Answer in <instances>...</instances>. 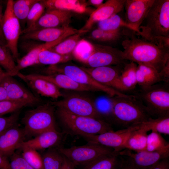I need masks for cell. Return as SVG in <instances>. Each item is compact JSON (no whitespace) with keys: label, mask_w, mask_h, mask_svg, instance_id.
<instances>
[{"label":"cell","mask_w":169,"mask_h":169,"mask_svg":"<svg viewBox=\"0 0 169 169\" xmlns=\"http://www.w3.org/2000/svg\"><path fill=\"white\" fill-rule=\"evenodd\" d=\"M54 106L49 103L27 111L22 119L25 136H34L56 129Z\"/></svg>","instance_id":"cell-6"},{"label":"cell","mask_w":169,"mask_h":169,"mask_svg":"<svg viewBox=\"0 0 169 169\" xmlns=\"http://www.w3.org/2000/svg\"><path fill=\"white\" fill-rule=\"evenodd\" d=\"M6 100H8L7 94L4 87L2 82L0 84V101Z\"/></svg>","instance_id":"cell-49"},{"label":"cell","mask_w":169,"mask_h":169,"mask_svg":"<svg viewBox=\"0 0 169 169\" xmlns=\"http://www.w3.org/2000/svg\"><path fill=\"white\" fill-rule=\"evenodd\" d=\"M13 0L7 1L3 15L2 30L6 45L16 60L19 59L18 44L22 30L20 22L13 11Z\"/></svg>","instance_id":"cell-9"},{"label":"cell","mask_w":169,"mask_h":169,"mask_svg":"<svg viewBox=\"0 0 169 169\" xmlns=\"http://www.w3.org/2000/svg\"><path fill=\"white\" fill-rule=\"evenodd\" d=\"M104 1L103 0H90L86 3L87 5H92L97 8L104 3Z\"/></svg>","instance_id":"cell-50"},{"label":"cell","mask_w":169,"mask_h":169,"mask_svg":"<svg viewBox=\"0 0 169 169\" xmlns=\"http://www.w3.org/2000/svg\"><path fill=\"white\" fill-rule=\"evenodd\" d=\"M138 36L165 48L169 44V0H154L139 27Z\"/></svg>","instance_id":"cell-2"},{"label":"cell","mask_w":169,"mask_h":169,"mask_svg":"<svg viewBox=\"0 0 169 169\" xmlns=\"http://www.w3.org/2000/svg\"><path fill=\"white\" fill-rule=\"evenodd\" d=\"M137 64L130 61L123 66L120 75L121 82L127 91L133 90L137 84L136 71Z\"/></svg>","instance_id":"cell-31"},{"label":"cell","mask_w":169,"mask_h":169,"mask_svg":"<svg viewBox=\"0 0 169 169\" xmlns=\"http://www.w3.org/2000/svg\"><path fill=\"white\" fill-rule=\"evenodd\" d=\"M136 76L137 84L140 88L149 87L162 81L166 83L161 72L148 65L137 64Z\"/></svg>","instance_id":"cell-24"},{"label":"cell","mask_w":169,"mask_h":169,"mask_svg":"<svg viewBox=\"0 0 169 169\" xmlns=\"http://www.w3.org/2000/svg\"><path fill=\"white\" fill-rule=\"evenodd\" d=\"M93 44V51L84 63L88 67L124 65L127 63L123 58L122 51L109 45Z\"/></svg>","instance_id":"cell-11"},{"label":"cell","mask_w":169,"mask_h":169,"mask_svg":"<svg viewBox=\"0 0 169 169\" xmlns=\"http://www.w3.org/2000/svg\"><path fill=\"white\" fill-rule=\"evenodd\" d=\"M120 169H135L130 161L123 159Z\"/></svg>","instance_id":"cell-48"},{"label":"cell","mask_w":169,"mask_h":169,"mask_svg":"<svg viewBox=\"0 0 169 169\" xmlns=\"http://www.w3.org/2000/svg\"><path fill=\"white\" fill-rule=\"evenodd\" d=\"M8 100L26 102L31 106L38 103L39 99L20 84L13 76L8 75L2 82Z\"/></svg>","instance_id":"cell-22"},{"label":"cell","mask_w":169,"mask_h":169,"mask_svg":"<svg viewBox=\"0 0 169 169\" xmlns=\"http://www.w3.org/2000/svg\"><path fill=\"white\" fill-rule=\"evenodd\" d=\"M98 28L106 31H112L126 28L135 32L137 36L140 32L128 24L118 14L97 23Z\"/></svg>","instance_id":"cell-30"},{"label":"cell","mask_w":169,"mask_h":169,"mask_svg":"<svg viewBox=\"0 0 169 169\" xmlns=\"http://www.w3.org/2000/svg\"><path fill=\"white\" fill-rule=\"evenodd\" d=\"M72 13L65 10H46L34 24L22 30V34L44 28L69 25L72 16Z\"/></svg>","instance_id":"cell-14"},{"label":"cell","mask_w":169,"mask_h":169,"mask_svg":"<svg viewBox=\"0 0 169 169\" xmlns=\"http://www.w3.org/2000/svg\"><path fill=\"white\" fill-rule=\"evenodd\" d=\"M16 64L15 59L6 43L0 39V66L9 75Z\"/></svg>","instance_id":"cell-37"},{"label":"cell","mask_w":169,"mask_h":169,"mask_svg":"<svg viewBox=\"0 0 169 169\" xmlns=\"http://www.w3.org/2000/svg\"><path fill=\"white\" fill-rule=\"evenodd\" d=\"M125 0H108L90 15L84 25L79 29L81 33L88 31L95 23L118 14L124 8Z\"/></svg>","instance_id":"cell-18"},{"label":"cell","mask_w":169,"mask_h":169,"mask_svg":"<svg viewBox=\"0 0 169 169\" xmlns=\"http://www.w3.org/2000/svg\"><path fill=\"white\" fill-rule=\"evenodd\" d=\"M32 89L41 96L57 99L63 96L59 88L52 82L35 76L20 72L16 75Z\"/></svg>","instance_id":"cell-21"},{"label":"cell","mask_w":169,"mask_h":169,"mask_svg":"<svg viewBox=\"0 0 169 169\" xmlns=\"http://www.w3.org/2000/svg\"><path fill=\"white\" fill-rule=\"evenodd\" d=\"M133 31L126 28L115 31L104 30L98 28L93 30L90 37L93 39L103 43L116 44L131 35Z\"/></svg>","instance_id":"cell-25"},{"label":"cell","mask_w":169,"mask_h":169,"mask_svg":"<svg viewBox=\"0 0 169 169\" xmlns=\"http://www.w3.org/2000/svg\"><path fill=\"white\" fill-rule=\"evenodd\" d=\"M79 33V30L74 28L69 25H65L58 27L44 28L29 32L22 34L20 38L23 40L50 43Z\"/></svg>","instance_id":"cell-16"},{"label":"cell","mask_w":169,"mask_h":169,"mask_svg":"<svg viewBox=\"0 0 169 169\" xmlns=\"http://www.w3.org/2000/svg\"><path fill=\"white\" fill-rule=\"evenodd\" d=\"M154 0H125V21L138 30Z\"/></svg>","instance_id":"cell-17"},{"label":"cell","mask_w":169,"mask_h":169,"mask_svg":"<svg viewBox=\"0 0 169 169\" xmlns=\"http://www.w3.org/2000/svg\"><path fill=\"white\" fill-rule=\"evenodd\" d=\"M62 169H75V166L64 156Z\"/></svg>","instance_id":"cell-47"},{"label":"cell","mask_w":169,"mask_h":169,"mask_svg":"<svg viewBox=\"0 0 169 169\" xmlns=\"http://www.w3.org/2000/svg\"><path fill=\"white\" fill-rule=\"evenodd\" d=\"M146 150L149 151H169V143L160 134L151 131L147 135Z\"/></svg>","instance_id":"cell-35"},{"label":"cell","mask_w":169,"mask_h":169,"mask_svg":"<svg viewBox=\"0 0 169 169\" xmlns=\"http://www.w3.org/2000/svg\"><path fill=\"white\" fill-rule=\"evenodd\" d=\"M38 0L13 1V10L15 16L21 22H26L28 14L33 6Z\"/></svg>","instance_id":"cell-36"},{"label":"cell","mask_w":169,"mask_h":169,"mask_svg":"<svg viewBox=\"0 0 169 169\" xmlns=\"http://www.w3.org/2000/svg\"><path fill=\"white\" fill-rule=\"evenodd\" d=\"M42 1L46 10H59L82 13L85 11L87 6L86 3L84 1L44 0Z\"/></svg>","instance_id":"cell-26"},{"label":"cell","mask_w":169,"mask_h":169,"mask_svg":"<svg viewBox=\"0 0 169 169\" xmlns=\"http://www.w3.org/2000/svg\"><path fill=\"white\" fill-rule=\"evenodd\" d=\"M49 103L76 115L91 117L103 120L96 109L95 103L89 98L82 96L71 95L60 100Z\"/></svg>","instance_id":"cell-10"},{"label":"cell","mask_w":169,"mask_h":169,"mask_svg":"<svg viewBox=\"0 0 169 169\" xmlns=\"http://www.w3.org/2000/svg\"><path fill=\"white\" fill-rule=\"evenodd\" d=\"M140 123L132 125L124 129L116 131L114 130L95 135H82L80 136L88 142L98 144L113 149L118 152L126 139L134 131L140 128Z\"/></svg>","instance_id":"cell-12"},{"label":"cell","mask_w":169,"mask_h":169,"mask_svg":"<svg viewBox=\"0 0 169 169\" xmlns=\"http://www.w3.org/2000/svg\"><path fill=\"white\" fill-rule=\"evenodd\" d=\"M147 135V131L140 128L134 131L126 139L121 151L128 149L138 152L146 150Z\"/></svg>","instance_id":"cell-28"},{"label":"cell","mask_w":169,"mask_h":169,"mask_svg":"<svg viewBox=\"0 0 169 169\" xmlns=\"http://www.w3.org/2000/svg\"><path fill=\"white\" fill-rule=\"evenodd\" d=\"M125 156L135 169H146L169 156V151H149L146 150L133 152L124 149L117 152Z\"/></svg>","instance_id":"cell-15"},{"label":"cell","mask_w":169,"mask_h":169,"mask_svg":"<svg viewBox=\"0 0 169 169\" xmlns=\"http://www.w3.org/2000/svg\"><path fill=\"white\" fill-rule=\"evenodd\" d=\"M59 151L75 166H84L114 151L113 149L93 143L81 146L58 148Z\"/></svg>","instance_id":"cell-8"},{"label":"cell","mask_w":169,"mask_h":169,"mask_svg":"<svg viewBox=\"0 0 169 169\" xmlns=\"http://www.w3.org/2000/svg\"><path fill=\"white\" fill-rule=\"evenodd\" d=\"M31 106L24 101L6 100L0 101V116L19 111L25 107Z\"/></svg>","instance_id":"cell-39"},{"label":"cell","mask_w":169,"mask_h":169,"mask_svg":"<svg viewBox=\"0 0 169 169\" xmlns=\"http://www.w3.org/2000/svg\"><path fill=\"white\" fill-rule=\"evenodd\" d=\"M10 157L9 161L11 169H34L21 155L15 153Z\"/></svg>","instance_id":"cell-43"},{"label":"cell","mask_w":169,"mask_h":169,"mask_svg":"<svg viewBox=\"0 0 169 169\" xmlns=\"http://www.w3.org/2000/svg\"><path fill=\"white\" fill-rule=\"evenodd\" d=\"M140 129L147 132L151 131L160 134L169 135V115L155 119L151 117L140 123Z\"/></svg>","instance_id":"cell-29"},{"label":"cell","mask_w":169,"mask_h":169,"mask_svg":"<svg viewBox=\"0 0 169 169\" xmlns=\"http://www.w3.org/2000/svg\"><path fill=\"white\" fill-rule=\"evenodd\" d=\"M19 113L20 111H19L8 116H0V133L5 130L16 125Z\"/></svg>","instance_id":"cell-42"},{"label":"cell","mask_w":169,"mask_h":169,"mask_svg":"<svg viewBox=\"0 0 169 169\" xmlns=\"http://www.w3.org/2000/svg\"><path fill=\"white\" fill-rule=\"evenodd\" d=\"M33 74L36 77L52 82L59 88L79 91H97L91 87L77 83L67 75L63 74Z\"/></svg>","instance_id":"cell-23"},{"label":"cell","mask_w":169,"mask_h":169,"mask_svg":"<svg viewBox=\"0 0 169 169\" xmlns=\"http://www.w3.org/2000/svg\"><path fill=\"white\" fill-rule=\"evenodd\" d=\"M23 129L16 126L11 127L0 133V155L7 158L11 157L24 141Z\"/></svg>","instance_id":"cell-20"},{"label":"cell","mask_w":169,"mask_h":169,"mask_svg":"<svg viewBox=\"0 0 169 169\" xmlns=\"http://www.w3.org/2000/svg\"><path fill=\"white\" fill-rule=\"evenodd\" d=\"M115 123L127 127L139 123L151 117L145 105L133 95L113 97Z\"/></svg>","instance_id":"cell-4"},{"label":"cell","mask_w":169,"mask_h":169,"mask_svg":"<svg viewBox=\"0 0 169 169\" xmlns=\"http://www.w3.org/2000/svg\"><path fill=\"white\" fill-rule=\"evenodd\" d=\"M146 169H169V157L162 160Z\"/></svg>","instance_id":"cell-44"},{"label":"cell","mask_w":169,"mask_h":169,"mask_svg":"<svg viewBox=\"0 0 169 169\" xmlns=\"http://www.w3.org/2000/svg\"><path fill=\"white\" fill-rule=\"evenodd\" d=\"M82 34L78 33L71 35L48 49L61 55H72L75 46L81 39V36Z\"/></svg>","instance_id":"cell-33"},{"label":"cell","mask_w":169,"mask_h":169,"mask_svg":"<svg viewBox=\"0 0 169 169\" xmlns=\"http://www.w3.org/2000/svg\"><path fill=\"white\" fill-rule=\"evenodd\" d=\"M3 9L2 2L0 1V39L6 43L2 30V23L3 15Z\"/></svg>","instance_id":"cell-45"},{"label":"cell","mask_w":169,"mask_h":169,"mask_svg":"<svg viewBox=\"0 0 169 169\" xmlns=\"http://www.w3.org/2000/svg\"><path fill=\"white\" fill-rule=\"evenodd\" d=\"M41 155L44 169H62L64 156L58 149H49Z\"/></svg>","instance_id":"cell-32"},{"label":"cell","mask_w":169,"mask_h":169,"mask_svg":"<svg viewBox=\"0 0 169 169\" xmlns=\"http://www.w3.org/2000/svg\"><path fill=\"white\" fill-rule=\"evenodd\" d=\"M57 114L66 132L73 135H95L113 131L111 125L91 117L76 115L57 108Z\"/></svg>","instance_id":"cell-3"},{"label":"cell","mask_w":169,"mask_h":169,"mask_svg":"<svg viewBox=\"0 0 169 169\" xmlns=\"http://www.w3.org/2000/svg\"><path fill=\"white\" fill-rule=\"evenodd\" d=\"M133 95L141 101L151 116L169 115V83L140 88Z\"/></svg>","instance_id":"cell-5"},{"label":"cell","mask_w":169,"mask_h":169,"mask_svg":"<svg viewBox=\"0 0 169 169\" xmlns=\"http://www.w3.org/2000/svg\"><path fill=\"white\" fill-rule=\"evenodd\" d=\"M45 9L42 0H38L36 3L31 8L27 18L26 28L34 24L44 13Z\"/></svg>","instance_id":"cell-41"},{"label":"cell","mask_w":169,"mask_h":169,"mask_svg":"<svg viewBox=\"0 0 169 169\" xmlns=\"http://www.w3.org/2000/svg\"><path fill=\"white\" fill-rule=\"evenodd\" d=\"M72 55H63L49 49L42 51L39 54L38 64L55 65L65 63L72 59Z\"/></svg>","instance_id":"cell-34"},{"label":"cell","mask_w":169,"mask_h":169,"mask_svg":"<svg viewBox=\"0 0 169 169\" xmlns=\"http://www.w3.org/2000/svg\"><path fill=\"white\" fill-rule=\"evenodd\" d=\"M21 156L34 169H44L41 155L38 151L32 149L22 150Z\"/></svg>","instance_id":"cell-40"},{"label":"cell","mask_w":169,"mask_h":169,"mask_svg":"<svg viewBox=\"0 0 169 169\" xmlns=\"http://www.w3.org/2000/svg\"><path fill=\"white\" fill-rule=\"evenodd\" d=\"M63 134L52 129L43 132L27 141H24L19 145L18 149L23 150L32 149L37 151L48 149L59 144L62 140Z\"/></svg>","instance_id":"cell-19"},{"label":"cell","mask_w":169,"mask_h":169,"mask_svg":"<svg viewBox=\"0 0 169 169\" xmlns=\"http://www.w3.org/2000/svg\"><path fill=\"white\" fill-rule=\"evenodd\" d=\"M124 65L96 68L80 67L99 83L122 93L127 91L122 84L120 78Z\"/></svg>","instance_id":"cell-13"},{"label":"cell","mask_w":169,"mask_h":169,"mask_svg":"<svg viewBox=\"0 0 169 169\" xmlns=\"http://www.w3.org/2000/svg\"><path fill=\"white\" fill-rule=\"evenodd\" d=\"M44 72L45 74L55 73L65 74L79 84L91 87L97 91L104 92L111 97L128 95L99 83L80 67L75 65L59 64L51 65Z\"/></svg>","instance_id":"cell-7"},{"label":"cell","mask_w":169,"mask_h":169,"mask_svg":"<svg viewBox=\"0 0 169 169\" xmlns=\"http://www.w3.org/2000/svg\"><path fill=\"white\" fill-rule=\"evenodd\" d=\"M123 160L121 156L114 151L85 165L83 169H120Z\"/></svg>","instance_id":"cell-27"},{"label":"cell","mask_w":169,"mask_h":169,"mask_svg":"<svg viewBox=\"0 0 169 169\" xmlns=\"http://www.w3.org/2000/svg\"><path fill=\"white\" fill-rule=\"evenodd\" d=\"M0 169H11L9 161L7 158L0 155Z\"/></svg>","instance_id":"cell-46"},{"label":"cell","mask_w":169,"mask_h":169,"mask_svg":"<svg viewBox=\"0 0 169 169\" xmlns=\"http://www.w3.org/2000/svg\"><path fill=\"white\" fill-rule=\"evenodd\" d=\"M124 59L151 66L160 72L169 60V49L155 44L133 32L121 42Z\"/></svg>","instance_id":"cell-1"},{"label":"cell","mask_w":169,"mask_h":169,"mask_svg":"<svg viewBox=\"0 0 169 169\" xmlns=\"http://www.w3.org/2000/svg\"><path fill=\"white\" fill-rule=\"evenodd\" d=\"M8 75V73L0 66V84L5 77Z\"/></svg>","instance_id":"cell-51"},{"label":"cell","mask_w":169,"mask_h":169,"mask_svg":"<svg viewBox=\"0 0 169 169\" xmlns=\"http://www.w3.org/2000/svg\"><path fill=\"white\" fill-rule=\"evenodd\" d=\"M93 44L84 39H81L74 49L72 55L79 61L84 63L91 54Z\"/></svg>","instance_id":"cell-38"}]
</instances>
